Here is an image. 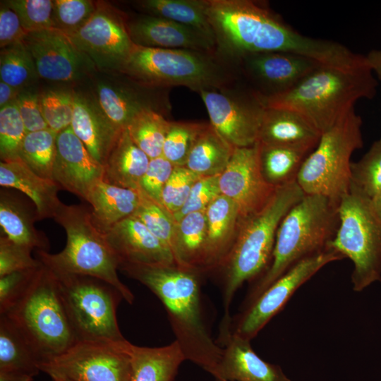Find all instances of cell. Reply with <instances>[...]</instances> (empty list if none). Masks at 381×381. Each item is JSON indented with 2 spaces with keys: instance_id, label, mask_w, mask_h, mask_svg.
<instances>
[{
  "instance_id": "obj_16",
  "label": "cell",
  "mask_w": 381,
  "mask_h": 381,
  "mask_svg": "<svg viewBox=\"0 0 381 381\" xmlns=\"http://www.w3.org/2000/svg\"><path fill=\"white\" fill-rule=\"evenodd\" d=\"M67 35L99 71H119L134 44L123 14L104 1H97L88 21Z\"/></svg>"
},
{
  "instance_id": "obj_18",
  "label": "cell",
  "mask_w": 381,
  "mask_h": 381,
  "mask_svg": "<svg viewBox=\"0 0 381 381\" xmlns=\"http://www.w3.org/2000/svg\"><path fill=\"white\" fill-rule=\"evenodd\" d=\"M219 184L221 194L237 205L241 221L260 210L277 188L262 176L257 143L234 149L228 165L219 175Z\"/></svg>"
},
{
  "instance_id": "obj_6",
  "label": "cell",
  "mask_w": 381,
  "mask_h": 381,
  "mask_svg": "<svg viewBox=\"0 0 381 381\" xmlns=\"http://www.w3.org/2000/svg\"><path fill=\"white\" fill-rule=\"evenodd\" d=\"M54 219L64 229L66 243L57 253L37 250L42 264L56 274L85 275L106 282L132 304L133 294L120 280L119 262L95 225L91 212L83 205L63 204Z\"/></svg>"
},
{
  "instance_id": "obj_7",
  "label": "cell",
  "mask_w": 381,
  "mask_h": 381,
  "mask_svg": "<svg viewBox=\"0 0 381 381\" xmlns=\"http://www.w3.org/2000/svg\"><path fill=\"white\" fill-rule=\"evenodd\" d=\"M28 340L42 363L77 341L54 273L43 265L22 296L4 313Z\"/></svg>"
},
{
  "instance_id": "obj_45",
  "label": "cell",
  "mask_w": 381,
  "mask_h": 381,
  "mask_svg": "<svg viewBox=\"0 0 381 381\" xmlns=\"http://www.w3.org/2000/svg\"><path fill=\"white\" fill-rule=\"evenodd\" d=\"M97 1L90 0H54V28L66 34L83 26L96 10Z\"/></svg>"
},
{
  "instance_id": "obj_29",
  "label": "cell",
  "mask_w": 381,
  "mask_h": 381,
  "mask_svg": "<svg viewBox=\"0 0 381 381\" xmlns=\"http://www.w3.org/2000/svg\"><path fill=\"white\" fill-rule=\"evenodd\" d=\"M150 158L131 140L123 129L103 164V181L138 190Z\"/></svg>"
},
{
  "instance_id": "obj_15",
  "label": "cell",
  "mask_w": 381,
  "mask_h": 381,
  "mask_svg": "<svg viewBox=\"0 0 381 381\" xmlns=\"http://www.w3.org/2000/svg\"><path fill=\"white\" fill-rule=\"evenodd\" d=\"M343 258L329 248L302 259L244 308L231 332L251 340L283 308L301 286L327 264Z\"/></svg>"
},
{
  "instance_id": "obj_31",
  "label": "cell",
  "mask_w": 381,
  "mask_h": 381,
  "mask_svg": "<svg viewBox=\"0 0 381 381\" xmlns=\"http://www.w3.org/2000/svg\"><path fill=\"white\" fill-rule=\"evenodd\" d=\"M37 219L36 212L32 213L18 198L5 190L1 191V236L32 250L47 251L49 247L47 238L34 226Z\"/></svg>"
},
{
  "instance_id": "obj_50",
  "label": "cell",
  "mask_w": 381,
  "mask_h": 381,
  "mask_svg": "<svg viewBox=\"0 0 381 381\" xmlns=\"http://www.w3.org/2000/svg\"><path fill=\"white\" fill-rule=\"evenodd\" d=\"M175 166L162 155L150 159L140 183V190L162 206V195Z\"/></svg>"
},
{
  "instance_id": "obj_19",
  "label": "cell",
  "mask_w": 381,
  "mask_h": 381,
  "mask_svg": "<svg viewBox=\"0 0 381 381\" xmlns=\"http://www.w3.org/2000/svg\"><path fill=\"white\" fill-rule=\"evenodd\" d=\"M119 265H176L171 249L135 216L131 215L102 232Z\"/></svg>"
},
{
  "instance_id": "obj_2",
  "label": "cell",
  "mask_w": 381,
  "mask_h": 381,
  "mask_svg": "<svg viewBox=\"0 0 381 381\" xmlns=\"http://www.w3.org/2000/svg\"><path fill=\"white\" fill-rule=\"evenodd\" d=\"M119 270L159 298L186 360L215 378L223 349L213 341L204 324L197 272L176 265L139 264H121Z\"/></svg>"
},
{
  "instance_id": "obj_54",
  "label": "cell",
  "mask_w": 381,
  "mask_h": 381,
  "mask_svg": "<svg viewBox=\"0 0 381 381\" xmlns=\"http://www.w3.org/2000/svg\"><path fill=\"white\" fill-rule=\"evenodd\" d=\"M21 91L22 89L14 87L3 81H1L0 108H3L11 103L15 102Z\"/></svg>"
},
{
  "instance_id": "obj_8",
  "label": "cell",
  "mask_w": 381,
  "mask_h": 381,
  "mask_svg": "<svg viewBox=\"0 0 381 381\" xmlns=\"http://www.w3.org/2000/svg\"><path fill=\"white\" fill-rule=\"evenodd\" d=\"M214 54L133 44L119 72L149 87L181 85L199 93L226 87L229 82V73Z\"/></svg>"
},
{
  "instance_id": "obj_39",
  "label": "cell",
  "mask_w": 381,
  "mask_h": 381,
  "mask_svg": "<svg viewBox=\"0 0 381 381\" xmlns=\"http://www.w3.org/2000/svg\"><path fill=\"white\" fill-rule=\"evenodd\" d=\"M0 78L22 90L37 82L39 75L35 64L24 42L1 49Z\"/></svg>"
},
{
  "instance_id": "obj_23",
  "label": "cell",
  "mask_w": 381,
  "mask_h": 381,
  "mask_svg": "<svg viewBox=\"0 0 381 381\" xmlns=\"http://www.w3.org/2000/svg\"><path fill=\"white\" fill-rule=\"evenodd\" d=\"M71 128L92 156L102 165L122 131L104 115L87 93L73 91V114Z\"/></svg>"
},
{
  "instance_id": "obj_41",
  "label": "cell",
  "mask_w": 381,
  "mask_h": 381,
  "mask_svg": "<svg viewBox=\"0 0 381 381\" xmlns=\"http://www.w3.org/2000/svg\"><path fill=\"white\" fill-rule=\"evenodd\" d=\"M139 191L140 202L133 215L165 243L174 254L176 230L174 217L163 206L150 198L140 189Z\"/></svg>"
},
{
  "instance_id": "obj_40",
  "label": "cell",
  "mask_w": 381,
  "mask_h": 381,
  "mask_svg": "<svg viewBox=\"0 0 381 381\" xmlns=\"http://www.w3.org/2000/svg\"><path fill=\"white\" fill-rule=\"evenodd\" d=\"M206 124L170 121L163 145L162 156L175 167H185L189 154Z\"/></svg>"
},
{
  "instance_id": "obj_20",
  "label": "cell",
  "mask_w": 381,
  "mask_h": 381,
  "mask_svg": "<svg viewBox=\"0 0 381 381\" xmlns=\"http://www.w3.org/2000/svg\"><path fill=\"white\" fill-rule=\"evenodd\" d=\"M52 179L85 200L92 187L103 180L104 167L75 135L71 126L57 134Z\"/></svg>"
},
{
  "instance_id": "obj_26",
  "label": "cell",
  "mask_w": 381,
  "mask_h": 381,
  "mask_svg": "<svg viewBox=\"0 0 381 381\" xmlns=\"http://www.w3.org/2000/svg\"><path fill=\"white\" fill-rule=\"evenodd\" d=\"M206 254L204 270L221 267L232 248L241 217L237 205L220 195L205 210Z\"/></svg>"
},
{
  "instance_id": "obj_4",
  "label": "cell",
  "mask_w": 381,
  "mask_h": 381,
  "mask_svg": "<svg viewBox=\"0 0 381 381\" xmlns=\"http://www.w3.org/2000/svg\"><path fill=\"white\" fill-rule=\"evenodd\" d=\"M305 195L296 181L277 187L260 210L241 221L234 246L221 266L224 282L220 336L231 332L229 309L235 293L246 281L267 270L281 222Z\"/></svg>"
},
{
  "instance_id": "obj_28",
  "label": "cell",
  "mask_w": 381,
  "mask_h": 381,
  "mask_svg": "<svg viewBox=\"0 0 381 381\" xmlns=\"http://www.w3.org/2000/svg\"><path fill=\"white\" fill-rule=\"evenodd\" d=\"M85 200L91 206L95 225L103 232L133 214L140 202V191L100 180L92 187Z\"/></svg>"
},
{
  "instance_id": "obj_52",
  "label": "cell",
  "mask_w": 381,
  "mask_h": 381,
  "mask_svg": "<svg viewBox=\"0 0 381 381\" xmlns=\"http://www.w3.org/2000/svg\"><path fill=\"white\" fill-rule=\"evenodd\" d=\"M15 102L27 133L48 128L42 114L40 94L28 87L22 90Z\"/></svg>"
},
{
  "instance_id": "obj_55",
  "label": "cell",
  "mask_w": 381,
  "mask_h": 381,
  "mask_svg": "<svg viewBox=\"0 0 381 381\" xmlns=\"http://www.w3.org/2000/svg\"><path fill=\"white\" fill-rule=\"evenodd\" d=\"M365 59L371 71L381 79V50L370 51Z\"/></svg>"
},
{
  "instance_id": "obj_11",
  "label": "cell",
  "mask_w": 381,
  "mask_h": 381,
  "mask_svg": "<svg viewBox=\"0 0 381 381\" xmlns=\"http://www.w3.org/2000/svg\"><path fill=\"white\" fill-rule=\"evenodd\" d=\"M54 274L77 341H127L116 318L117 306L124 298L114 286L90 276Z\"/></svg>"
},
{
  "instance_id": "obj_33",
  "label": "cell",
  "mask_w": 381,
  "mask_h": 381,
  "mask_svg": "<svg viewBox=\"0 0 381 381\" xmlns=\"http://www.w3.org/2000/svg\"><path fill=\"white\" fill-rule=\"evenodd\" d=\"M42 359L20 331L5 315H0V371L32 377L40 371Z\"/></svg>"
},
{
  "instance_id": "obj_10",
  "label": "cell",
  "mask_w": 381,
  "mask_h": 381,
  "mask_svg": "<svg viewBox=\"0 0 381 381\" xmlns=\"http://www.w3.org/2000/svg\"><path fill=\"white\" fill-rule=\"evenodd\" d=\"M338 212V229L329 247L351 260L353 289L361 291L381 280V218L371 199L351 185Z\"/></svg>"
},
{
  "instance_id": "obj_12",
  "label": "cell",
  "mask_w": 381,
  "mask_h": 381,
  "mask_svg": "<svg viewBox=\"0 0 381 381\" xmlns=\"http://www.w3.org/2000/svg\"><path fill=\"white\" fill-rule=\"evenodd\" d=\"M125 342L78 341L61 354L43 362L40 371L71 381H129L130 346Z\"/></svg>"
},
{
  "instance_id": "obj_30",
  "label": "cell",
  "mask_w": 381,
  "mask_h": 381,
  "mask_svg": "<svg viewBox=\"0 0 381 381\" xmlns=\"http://www.w3.org/2000/svg\"><path fill=\"white\" fill-rule=\"evenodd\" d=\"M129 381H173L181 363L186 361L174 340L160 347L130 346Z\"/></svg>"
},
{
  "instance_id": "obj_25",
  "label": "cell",
  "mask_w": 381,
  "mask_h": 381,
  "mask_svg": "<svg viewBox=\"0 0 381 381\" xmlns=\"http://www.w3.org/2000/svg\"><path fill=\"white\" fill-rule=\"evenodd\" d=\"M0 185L17 189L33 202L37 219H54L64 204L58 198L61 188L53 179L32 171L21 159L0 163Z\"/></svg>"
},
{
  "instance_id": "obj_44",
  "label": "cell",
  "mask_w": 381,
  "mask_h": 381,
  "mask_svg": "<svg viewBox=\"0 0 381 381\" xmlns=\"http://www.w3.org/2000/svg\"><path fill=\"white\" fill-rule=\"evenodd\" d=\"M40 101L49 129L58 134L71 126L73 114V91L47 90L40 94Z\"/></svg>"
},
{
  "instance_id": "obj_49",
  "label": "cell",
  "mask_w": 381,
  "mask_h": 381,
  "mask_svg": "<svg viewBox=\"0 0 381 381\" xmlns=\"http://www.w3.org/2000/svg\"><path fill=\"white\" fill-rule=\"evenodd\" d=\"M32 250L0 236V277L21 270L36 269L42 262L31 255Z\"/></svg>"
},
{
  "instance_id": "obj_21",
  "label": "cell",
  "mask_w": 381,
  "mask_h": 381,
  "mask_svg": "<svg viewBox=\"0 0 381 381\" xmlns=\"http://www.w3.org/2000/svg\"><path fill=\"white\" fill-rule=\"evenodd\" d=\"M246 73L265 91L263 96L282 93L322 66L308 57L289 52H262L240 60Z\"/></svg>"
},
{
  "instance_id": "obj_46",
  "label": "cell",
  "mask_w": 381,
  "mask_h": 381,
  "mask_svg": "<svg viewBox=\"0 0 381 381\" xmlns=\"http://www.w3.org/2000/svg\"><path fill=\"white\" fill-rule=\"evenodd\" d=\"M6 2L17 13L28 33L54 28V1L9 0Z\"/></svg>"
},
{
  "instance_id": "obj_17",
  "label": "cell",
  "mask_w": 381,
  "mask_h": 381,
  "mask_svg": "<svg viewBox=\"0 0 381 381\" xmlns=\"http://www.w3.org/2000/svg\"><path fill=\"white\" fill-rule=\"evenodd\" d=\"M24 44L32 54L39 78L46 80L86 83L98 71L90 58L59 30L30 32Z\"/></svg>"
},
{
  "instance_id": "obj_34",
  "label": "cell",
  "mask_w": 381,
  "mask_h": 381,
  "mask_svg": "<svg viewBox=\"0 0 381 381\" xmlns=\"http://www.w3.org/2000/svg\"><path fill=\"white\" fill-rule=\"evenodd\" d=\"M233 147L207 123L199 134L185 165L200 177L220 175L228 165Z\"/></svg>"
},
{
  "instance_id": "obj_5",
  "label": "cell",
  "mask_w": 381,
  "mask_h": 381,
  "mask_svg": "<svg viewBox=\"0 0 381 381\" xmlns=\"http://www.w3.org/2000/svg\"><path fill=\"white\" fill-rule=\"evenodd\" d=\"M339 224L338 206L318 195H305L278 228L271 262L248 291L244 308L303 258L329 248Z\"/></svg>"
},
{
  "instance_id": "obj_42",
  "label": "cell",
  "mask_w": 381,
  "mask_h": 381,
  "mask_svg": "<svg viewBox=\"0 0 381 381\" xmlns=\"http://www.w3.org/2000/svg\"><path fill=\"white\" fill-rule=\"evenodd\" d=\"M351 185L372 199L381 188V138L351 165Z\"/></svg>"
},
{
  "instance_id": "obj_24",
  "label": "cell",
  "mask_w": 381,
  "mask_h": 381,
  "mask_svg": "<svg viewBox=\"0 0 381 381\" xmlns=\"http://www.w3.org/2000/svg\"><path fill=\"white\" fill-rule=\"evenodd\" d=\"M223 343L216 381H291L279 365L262 360L250 340L231 332Z\"/></svg>"
},
{
  "instance_id": "obj_9",
  "label": "cell",
  "mask_w": 381,
  "mask_h": 381,
  "mask_svg": "<svg viewBox=\"0 0 381 381\" xmlns=\"http://www.w3.org/2000/svg\"><path fill=\"white\" fill-rule=\"evenodd\" d=\"M362 119L352 108L321 135L296 178L306 195L328 198L339 207L351 188V157L363 147Z\"/></svg>"
},
{
  "instance_id": "obj_47",
  "label": "cell",
  "mask_w": 381,
  "mask_h": 381,
  "mask_svg": "<svg viewBox=\"0 0 381 381\" xmlns=\"http://www.w3.org/2000/svg\"><path fill=\"white\" fill-rule=\"evenodd\" d=\"M200 178L186 167H175L162 195V206L172 216L184 205L193 184Z\"/></svg>"
},
{
  "instance_id": "obj_57",
  "label": "cell",
  "mask_w": 381,
  "mask_h": 381,
  "mask_svg": "<svg viewBox=\"0 0 381 381\" xmlns=\"http://www.w3.org/2000/svg\"><path fill=\"white\" fill-rule=\"evenodd\" d=\"M54 381H71L66 378H54L52 379Z\"/></svg>"
},
{
  "instance_id": "obj_51",
  "label": "cell",
  "mask_w": 381,
  "mask_h": 381,
  "mask_svg": "<svg viewBox=\"0 0 381 381\" xmlns=\"http://www.w3.org/2000/svg\"><path fill=\"white\" fill-rule=\"evenodd\" d=\"M40 267L0 277V315L6 312L22 296Z\"/></svg>"
},
{
  "instance_id": "obj_48",
  "label": "cell",
  "mask_w": 381,
  "mask_h": 381,
  "mask_svg": "<svg viewBox=\"0 0 381 381\" xmlns=\"http://www.w3.org/2000/svg\"><path fill=\"white\" fill-rule=\"evenodd\" d=\"M219 179V175L200 177L193 184L184 205L174 214L175 221L187 214L206 210L209 205L222 195Z\"/></svg>"
},
{
  "instance_id": "obj_37",
  "label": "cell",
  "mask_w": 381,
  "mask_h": 381,
  "mask_svg": "<svg viewBox=\"0 0 381 381\" xmlns=\"http://www.w3.org/2000/svg\"><path fill=\"white\" fill-rule=\"evenodd\" d=\"M57 133L47 128L28 133L20 147L19 159L32 171L52 179L57 155Z\"/></svg>"
},
{
  "instance_id": "obj_32",
  "label": "cell",
  "mask_w": 381,
  "mask_h": 381,
  "mask_svg": "<svg viewBox=\"0 0 381 381\" xmlns=\"http://www.w3.org/2000/svg\"><path fill=\"white\" fill-rule=\"evenodd\" d=\"M207 241L205 210L184 215L176 222L174 255L178 267L204 270Z\"/></svg>"
},
{
  "instance_id": "obj_1",
  "label": "cell",
  "mask_w": 381,
  "mask_h": 381,
  "mask_svg": "<svg viewBox=\"0 0 381 381\" xmlns=\"http://www.w3.org/2000/svg\"><path fill=\"white\" fill-rule=\"evenodd\" d=\"M207 13L215 39V51L240 61L262 52H289L321 65L343 69L357 67L361 55L338 42L303 35L270 9L249 0H207Z\"/></svg>"
},
{
  "instance_id": "obj_38",
  "label": "cell",
  "mask_w": 381,
  "mask_h": 381,
  "mask_svg": "<svg viewBox=\"0 0 381 381\" xmlns=\"http://www.w3.org/2000/svg\"><path fill=\"white\" fill-rule=\"evenodd\" d=\"M169 124L164 115L149 110L135 116L126 128L133 143L152 159L162 155Z\"/></svg>"
},
{
  "instance_id": "obj_27",
  "label": "cell",
  "mask_w": 381,
  "mask_h": 381,
  "mask_svg": "<svg viewBox=\"0 0 381 381\" xmlns=\"http://www.w3.org/2000/svg\"><path fill=\"white\" fill-rule=\"evenodd\" d=\"M320 137L321 134L296 112L283 108L266 107L257 143L311 152Z\"/></svg>"
},
{
  "instance_id": "obj_53",
  "label": "cell",
  "mask_w": 381,
  "mask_h": 381,
  "mask_svg": "<svg viewBox=\"0 0 381 381\" xmlns=\"http://www.w3.org/2000/svg\"><path fill=\"white\" fill-rule=\"evenodd\" d=\"M28 32L24 29L17 13L6 1L0 8L1 49L24 42Z\"/></svg>"
},
{
  "instance_id": "obj_22",
  "label": "cell",
  "mask_w": 381,
  "mask_h": 381,
  "mask_svg": "<svg viewBox=\"0 0 381 381\" xmlns=\"http://www.w3.org/2000/svg\"><path fill=\"white\" fill-rule=\"evenodd\" d=\"M127 28L135 45L215 53L214 44L203 34L168 19L140 15L127 20Z\"/></svg>"
},
{
  "instance_id": "obj_3",
  "label": "cell",
  "mask_w": 381,
  "mask_h": 381,
  "mask_svg": "<svg viewBox=\"0 0 381 381\" xmlns=\"http://www.w3.org/2000/svg\"><path fill=\"white\" fill-rule=\"evenodd\" d=\"M377 81L369 66L342 69L321 66L291 89L263 96L266 107L296 112L321 135L332 128L360 99H372Z\"/></svg>"
},
{
  "instance_id": "obj_56",
  "label": "cell",
  "mask_w": 381,
  "mask_h": 381,
  "mask_svg": "<svg viewBox=\"0 0 381 381\" xmlns=\"http://www.w3.org/2000/svg\"><path fill=\"white\" fill-rule=\"evenodd\" d=\"M373 207L377 214V215L381 218V188L376 193V195L371 199Z\"/></svg>"
},
{
  "instance_id": "obj_36",
  "label": "cell",
  "mask_w": 381,
  "mask_h": 381,
  "mask_svg": "<svg viewBox=\"0 0 381 381\" xmlns=\"http://www.w3.org/2000/svg\"><path fill=\"white\" fill-rule=\"evenodd\" d=\"M257 143L261 172L269 184L277 188L296 181L300 168L310 151Z\"/></svg>"
},
{
  "instance_id": "obj_13",
  "label": "cell",
  "mask_w": 381,
  "mask_h": 381,
  "mask_svg": "<svg viewBox=\"0 0 381 381\" xmlns=\"http://www.w3.org/2000/svg\"><path fill=\"white\" fill-rule=\"evenodd\" d=\"M86 83L87 92L119 129H125L143 111L166 115L171 111L167 89L144 85L121 72L98 71Z\"/></svg>"
},
{
  "instance_id": "obj_43",
  "label": "cell",
  "mask_w": 381,
  "mask_h": 381,
  "mask_svg": "<svg viewBox=\"0 0 381 381\" xmlns=\"http://www.w3.org/2000/svg\"><path fill=\"white\" fill-rule=\"evenodd\" d=\"M27 131L16 102L0 109V157L1 162L19 159Z\"/></svg>"
},
{
  "instance_id": "obj_14",
  "label": "cell",
  "mask_w": 381,
  "mask_h": 381,
  "mask_svg": "<svg viewBox=\"0 0 381 381\" xmlns=\"http://www.w3.org/2000/svg\"><path fill=\"white\" fill-rule=\"evenodd\" d=\"M224 87L199 92L207 111L210 125L233 147L254 145L265 105L258 92L245 94Z\"/></svg>"
},
{
  "instance_id": "obj_35",
  "label": "cell",
  "mask_w": 381,
  "mask_h": 381,
  "mask_svg": "<svg viewBox=\"0 0 381 381\" xmlns=\"http://www.w3.org/2000/svg\"><path fill=\"white\" fill-rule=\"evenodd\" d=\"M138 4L148 15L195 29L215 46L214 34L207 13V0H143Z\"/></svg>"
}]
</instances>
